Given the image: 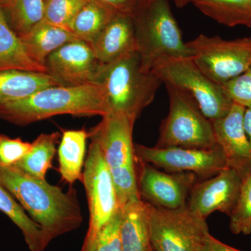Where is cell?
<instances>
[{
	"label": "cell",
	"mask_w": 251,
	"mask_h": 251,
	"mask_svg": "<svg viewBox=\"0 0 251 251\" xmlns=\"http://www.w3.org/2000/svg\"><path fill=\"white\" fill-rule=\"evenodd\" d=\"M0 185L40 226L46 244L78 228L83 221L75 189L63 191L46 180L36 179L14 167L0 165Z\"/></svg>",
	"instance_id": "6da1fadb"
},
{
	"label": "cell",
	"mask_w": 251,
	"mask_h": 251,
	"mask_svg": "<svg viewBox=\"0 0 251 251\" xmlns=\"http://www.w3.org/2000/svg\"><path fill=\"white\" fill-rule=\"evenodd\" d=\"M103 86L99 83L46 87L0 109V119L26 126L57 115L100 116L110 113Z\"/></svg>",
	"instance_id": "7a4b0ae2"
},
{
	"label": "cell",
	"mask_w": 251,
	"mask_h": 251,
	"mask_svg": "<svg viewBox=\"0 0 251 251\" xmlns=\"http://www.w3.org/2000/svg\"><path fill=\"white\" fill-rule=\"evenodd\" d=\"M135 120L122 112H112L89 132L97 140L112 175L120 209L141 199L138 188L137 157L133 142Z\"/></svg>",
	"instance_id": "3957f363"
},
{
	"label": "cell",
	"mask_w": 251,
	"mask_h": 251,
	"mask_svg": "<svg viewBox=\"0 0 251 251\" xmlns=\"http://www.w3.org/2000/svg\"><path fill=\"white\" fill-rule=\"evenodd\" d=\"M132 19L137 52L147 72H151L155 64L166 57H193L169 0H142Z\"/></svg>",
	"instance_id": "277c9868"
},
{
	"label": "cell",
	"mask_w": 251,
	"mask_h": 251,
	"mask_svg": "<svg viewBox=\"0 0 251 251\" xmlns=\"http://www.w3.org/2000/svg\"><path fill=\"white\" fill-rule=\"evenodd\" d=\"M97 83L103 86L110 112H122L136 120L153 101L162 82L152 71L143 69L134 51L101 64Z\"/></svg>",
	"instance_id": "5b68a950"
},
{
	"label": "cell",
	"mask_w": 251,
	"mask_h": 251,
	"mask_svg": "<svg viewBox=\"0 0 251 251\" xmlns=\"http://www.w3.org/2000/svg\"><path fill=\"white\" fill-rule=\"evenodd\" d=\"M151 71L162 83L191 97L211 122L226 117L233 105L223 86L206 76L193 57H166L158 60Z\"/></svg>",
	"instance_id": "8992f818"
},
{
	"label": "cell",
	"mask_w": 251,
	"mask_h": 251,
	"mask_svg": "<svg viewBox=\"0 0 251 251\" xmlns=\"http://www.w3.org/2000/svg\"><path fill=\"white\" fill-rule=\"evenodd\" d=\"M170 100L168 116L162 122L156 148L210 149L218 145L212 122L191 97L165 85Z\"/></svg>",
	"instance_id": "52a82bcc"
},
{
	"label": "cell",
	"mask_w": 251,
	"mask_h": 251,
	"mask_svg": "<svg viewBox=\"0 0 251 251\" xmlns=\"http://www.w3.org/2000/svg\"><path fill=\"white\" fill-rule=\"evenodd\" d=\"M90 138L82 182L88 202L89 227L80 251H96L104 226L119 209L116 190L112 175L97 140Z\"/></svg>",
	"instance_id": "ba28073f"
},
{
	"label": "cell",
	"mask_w": 251,
	"mask_h": 251,
	"mask_svg": "<svg viewBox=\"0 0 251 251\" xmlns=\"http://www.w3.org/2000/svg\"><path fill=\"white\" fill-rule=\"evenodd\" d=\"M147 204L153 251H206L211 236L206 220L193 214L187 206L171 210Z\"/></svg>",
	"instance_id": "9c48e42d"
},
{
	"label": "cell",
	"mask_w": 251,
	"mask_h": 251,
	"mask_svg": "<svg viewBox=\"0 0 251 251\" xmlns=\"http://www.w3.org/2000/svg\"><path fill=\"white\" fill-rule=\"evenodd\" d=\"M187 45L198 67L219 85L251 69V36L226 40L219 36L200 34Z\"/></svg>",
	"instance_id": "30bf717a"
},
{
	"label": "cell",
	"mask_w": 251,
	"mask_h": 251,
	"mask_svg": "<svg viewBox=\"0 0 251 251\" xmlns=\"http://www.w3.org/2000/svg\"><path fill=\"white\" fill-rule=\"evenodd\" d=\"M137 158L170 173L188 172L208 179L227 168L222 148H149L134 144Z\"/></svg>",
	"instance_id": "8fae6325"
},
{
	"label": "cell",
	"mask_w": 251,
	"mask_h": 251,
	"mask_svg": "<svg viewBox=\"0 0 251 251\" xmlns=\"http://www.w3.org/2000/svg\"><path fill=\"white\" fill-rule=\"evenodd\" d=\"M137 176L142 201L171 210L186 206L190 192L198 178L196 175L188 172L161 171L138 158Z\"/></svg>",
	"instance_id": "7c38bea8"
},
{
	"label": "cell",
	"mask_w": 251,
	"mask_h": 251,
	"mask_svg": "<svg viewBox=\"0 0 251 251\" xmlns=\"http://www.w3.org/2000/svg\"><path fill=\"white\" fill-rule=\"evenodd\" d=\"M242 181L237 172L226 168L210 178L197 181L190 192L186 206L204 220L216 211L229 216L237 203Z\"/></svg>",
	"instance_id": "4fadbf2b"
},
{
	"label": "cell",
	"mask_w": 251,
	"mask_h": 251,
	"mask_svg": "<svg viewBox=\"0 0 251 251\" xmlns=\"http://www.w3.org/2000/svg\"><path fill=\"white\" fill-rule=\"evenodd\" d=\"M46 67L62 85L78 86L97 83L101 64L89 43L76 40L54 51Z\"/></svg>",
	"instance_id": "5bb4252c"
},
{
	"label": "cell",
	"mask_w": 251,
	"mask_h": 251,
	"mask_svg": "<svg viewBox=\"0 0 251 251\" xmlns=\"http://www.w3.org/2000/svg\"><path fill=\"white\" fill-rule=\"evenodd\" d=\"M245 110L233 103L226 117L212 122L216 143L224 151L227 168L237 172L242 179L251 173V141L244 128Z\"/></svg>",
	"instance_id": "9a60e30c"
},
{
	"label": "cell",
	"mask_w": 251,
	"mask_h": 251,
	"mask_svg": "<svg viewBox=\"0 0 251 251\" xmlns=\"http://www.w3.org/2000/svg\"><path fill=\"white\" fill-rule=\"evenodd\" d=\"M90 44L101 64H110L126 54L137 51L131 16L115 15Z\"/></svg>",
	"instance_id": "2e32d148"
},
{
	"label": "cell",
	"mask_w": 251,
	"mask_h": 251,
	"mask_svg": "<svg viewBox=\"0 0 251 251\" xmlns=\"http://www.w3.org/2000/svg\"><path fill=\"white\" fill-rule=\"evenodd\" d=\"M62 85L48 73L9 70L0 72V109L6 104L26 98L38 91Z\"/></svg>",
	"instance_id": "e0dca14e"
},
{
	"label": "cell",
	"mask_w": 251,
	"mask_h": 251,
	"mask_svg": "<svg viewBox=\"0 0 251 251\" xmlns=\"http://www.w3.org/2000/svg\"><path fill=\"white\" fill-rule=\"evenodd\" d=\"M20 38L31 59L46 68V60L54 51L72 41L80 40L72 31L44 21Z\"/></svg>",
	"instance_id": "ac0fdd59"
},
{
	"label": "cell",
	"mask_w": 251,
	"mask_h": 251,
	"mask_svg": "<svg viewBox=\"0 0 251 251\" xmlns=\"http://www.w3.org/2000/svg\"><path fill=\"white\" fill-rule=\"evenodd\" d=\"M122 251H153L150 242L148 204L141 199L122 209Z\"/></svg>",
	"instance_id": "d6986e66"
},
{
	"label": "cell",
	"mask_w": 251,
	"mask_h": 251,
	"mask_svg": "<svg viewBox=\"0 0 251 251\" xmlns=\"http://www.w3.org/2000/svg\"><path fill=\"white\" fill-rule=\"evenodd\" d=\"M89 132L85 128L63 132L58 149L59 172L62 179L69 184L82 180L86 144Z\"/></svg>",
	"instance_id": "ffe728a7"
},
{
	"label": "cell",
	"mask_w": 251,
	"mask_h": 251,
	"mask_svg": "<svg viewBox=\"0 0 251 251\" xmlns=\"http://www.w3.org/2000/svg\"><path fill=\"white\" fill-rule=\"evenodd\" d=\"M9 70L47 73L31 59L20 36L10 27L0 5V72Z\"/></svg>",
	"instance_id": "44dd1931"
},
{
	"label": "cell",
	"mask_w": 251,
	"mask_h": 251,
	"mask_svg": "<svg viewBox=\"0 0 251 251\" xmlns=\"http://www.w3.org/2000/svg\"><path fill=\"white\" fill-rule=\"evenodd\" d=\"M191 3L220 24L251 28V0H193Z\"/></svg>",
	"instance_id": "7402d4cb"
},
{
	"label": "cell",
	"mask_w": 251,
	"mask_h": 251,
	"mask_svg": "<svg viewBox=\"0 0 251 251\" xmlns=\"http://www.w3.org/2000/svg\"><path fill=\"white\" fill-rule=\"evenodd\" d=\"M60 138L57 132L39 135L31 143L30 151L13 167L36 179L45 180Z\"/></svg>",
	"instance_id": "603a6c76"
},
{
	"label": "cell",
	"mask_w": 251,
	"mask_h": 251,
	"mask_svg": "<svg viewBox=\"0 0 251 251\" xmlns=\"http://www.w3.org/2000/svg\"><path fill=\"white\" fill-rule=\"evenodd\" d=\"M0 211L21 229L30 251H44L48 247L40 226L28 216L16 199L0 185Z\"/></svg>",
	"instance_id": "cb8c5ba5"
},
{
	"label": "cell",
	"mask_w": 251,
	"mask_h": 251,
	"mask_svg": "<svg viewBox=\"0 0 251 251\" xmlns=\"http://www.w3.org/2000/svg\"><path fill=\"white\" fill-rule=\"evenodd\" d=\"M0 5L10 27L19 36L44 21V0H0Z\"/></svg>",
	"instance_id": "d4e9b609"
},
{
	"label": "cell",
	"mask_w": 251,
	"mask_h": 251,
	"mask_svg": "<svg viewBox=\"0 0 251 251\" xmlns=\"http://www.w3.org/2000/svg\"><path fill=\"white\" fill-rule=\"evenodd\" d=\"M116 14L97 0H88L73 20L70 31L90 44Z\"/></svg>",
	"instance_id": "484cf974"
},
{
	"label": "cell",
	"mask_w": 251,
	"mask_h": 251,
	"mask_svg": "<svg viewBox=\"0 0 251 251\" xmlns=\"http://www.w3.org/2000/svg\"><path fill=\"white\" fill-rule=\"evenodd\" d=\"M229 216L232 233L251 234V173L243 178L237 203Z\"/></svg>",
	"instance_id": "4316f807"
},
{
	"label": "cell",
	"mask_w": 251,
	"mask_h": 251,
	"mask_svg": "<svg viewBox=\"0 0 251 251\" xmlns=\"http://www.w3.org/2000/svg\"><path fill=\"white\" fill-rule=\"evenodd\" d=\"M87 1L88 0H44V21L70 31L73 20Z\"/></svg>",
	"instance_id": "83f0119b"
},
{
	"label": "cell",
	"mask_w": 251,
	"mask_h": 251,
	"mask_svg": "<svg viewBox=\"0 0 251 251\" xmlns=\"http://www.w3.org/2000/svg\"><path fill=\"white\" fill-rule=\"evenodd\" d=\"M222 86L233 103L251 108V69Z\"/></svg>",
	"instance_id": "f1b7e54d"
},
{
	"label": "cell",
	"mask_w": 251,
	"mask_h": 251,
	"mask_svg": "<svg viewBox=\"0 0 251 251\" xmlns=\"http://www.w3.org/2000/svg\"><path fill=\"white\" fill-rule=\"evenodd\" d=\"M31 149V143L23 141L21 138H11L0 134V165L12 167Z\"/></svg>",
	"instance_id": "f546056e"
},
{
	"label": "cell",
	"mask_w": 251,
	"mask_h": 251,
	"mask_svg": "<svg viewBox=\"0 0 251 251\" xmlns=\"http://www.w3.org/2000/svg\"><path fill=\"white\" fill-rule=\"evenodd\" d=\"M121 222L120 209L102 229L96 251H122Z\"/></svg>",
	"instance_id": "4dcf8cb0"
},
{
	"label": "cell",
	"mask_w": 251,
	"mask_h": 251,
	"mask_svg": "<svg viewBox=\"0 0 251 251\" xmlns=\"http://www.w3.org/2000/svg\"><path fill=\"white\" fill-rule=\"evenodd\" d=\"M97 1L112 10L115 14L128 15L132 17L142 0H97Z\"/></svg>",
	"instance_id": "1f68e13d"
},
{
	"label": "cell",
	"mask_w": 251,
	"mask_h": 251,
	"mask_svg": "<svg viewBox=\"0 0 251 251\" xmlns=\"http://www.w3.org/2000/svg\"><path fill=\"white\" fill-rule=\"evenodd\" d=\"M206 251H241L234 248L226 245L216 238L210 236L208 241L207 247Z\"/></svg>",
	"instance_id": "d6a6232c"
},
{
	"label": "cell",
	"mask_w": 251,
	"mask_h": 251,
	"mask_svg": "<svg viewBox=\"0 0 251 251\" xmlns=\"http://www.w3.org/2000/svg\"><path fill=\"white\" fill-rule=\"evenodd\" d=\"M244 126L246 133L251 141V108H247L244 112Z\"/></svg>",
	"instance_id": "836d02e7"
},
{
	"label": "cell",
	"mask_w": 251,
	"mask_h": 251,
	"mask_svg": "<svg viewBox=\"0 0 251 251\" xmlns=\"http://www.w3.org/2000/svg\"><path fill=\"white\" fill-rule=\"evenodd\" d=\"M173 1L177 7L181 8L192 2L193 0H173Z\"/></svg>",
	"instance_id": "e575fe53"
},
{
	"label": "cell",
	"mask_w": 251,
	"mask_h": 251,
	"mask_svg": "<svg viewBox=\"0 0 251 251\" xmlns=\"http://www.w3.org/2000/svg\"><path fill=\"white\" fill-rule=\"evenodd\" d=\"M153 251H154L153 250Z\"/></svg>",
	"instance_id": "d590c367"
}]
</instances>
